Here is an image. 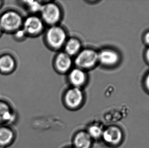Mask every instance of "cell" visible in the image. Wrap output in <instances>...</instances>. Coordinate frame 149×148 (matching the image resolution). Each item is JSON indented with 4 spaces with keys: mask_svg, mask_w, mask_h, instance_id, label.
I'll return each mask as SVG.
<instances>
[{
    "mask_svg": "<svg viewBox=\"0 0 149 148\" xmlns=\"http://www.w3.org/2000/svg\"><path fill=\"white\" fill-rule=\"evenodd\" d=\"M23 21L18 12L15 10H8L0 17V27L3 31L16 32L22 27Z\"/></svg>",
    "mask_w": 149,
    "mask_h": 148,
    "instance_id": "cell-1",
    "label": "cell"
},
{
    "mask_svg": "<svg viewBox=\"0 0 149 148\" xmlns=\"http://www.w3.org/2000/svg\"><path fill=\"white\" fill-rule=\"evenodd\" d=\"M98 61V52L93 49L81 50L76 55L74 63L77 67L85 70L94 67Z\"/></svg>",
    "mask_w": 149,
    "mask_h": 148,
    "instance_id": "cell-2",
    "label": "cell"
},
{
    "mask_svg": "<svg viewBox=\"0 0 149 148\" xmlns=\"http://www.w3.org/2000/svg\"><path fill=\"white\" fill-rule=\"evenodd\" d=\"M47 43L53 49H58L64 46L67 41V34L63 28L58 25L51 26L46 32Z\"/></svg>",
    "mask_w": 149,
    "mask_h": 148,
    "instance_id": "cell-3",
    "label": "cell"
},
{
    "mask_svg": "<svg viewBox=\"0 0 149 148\" xmlns=\"http://www.w3.org/2000/svg\"><path fill=\"white\" fill-rule=\"evenodd\" d=\"M40 13L41 19L43 22L51 26L56 25L62 17L61 9L55 3L49 2L42 4Z\"/></svg>",
    "mask_w": 149,
    "mask_h": 148,
    "instance_id": "cell-4",
    "label": "cell"
},
{
    "mask_svg": "<svg viewBox=\"0 0 149 148\" xmlns=\"http://www.w3.org/2000/svg\"><path fill=\"white\" fill-rule=\"evenodd\" d=\"M22 27L25 34L37 35L43 30L44 22L41 18L36 16H30L23 21Z\"/></svg>",
    "mask_w": 149,
    "mask_h": 148,
    "instance_id": "cell-5",
    "label": "cell"
},
{
    "mask_svg": "<svg viewBox=\"0 0 149 148\" xmlns=\"http://www.w3.org/2000/svg\"><path fill=\"white\" fill-rule=\"evenodd\" d=\"M104 140L112 145L120 144L123 140V135L121 129L116 127L107 129L102 134Z\"/></svg>",
    "mask_w": 149,
    "mask_h": 148,
    "instance_id": "cell-6",
    "label": "cell"
},
{
    "mask_svg": "<svg viewBox=\"0 0 149 148\" xmlns=\"http://www.w3.org/2000/svg\"><path fill=\"white\" fill-rule=\"evenodd\" d=\"M83 98V94L80 88L73 87L67 90L65 100L67 106L74 108L80 105Z\"/></svg>",
    "mask_w": 149,
    "mask_h": 148,
    "instance_id": "cell-7",
    "label": "cell"
},
{
    "mask_svg": "<svg viewBox=\"0 0 149 148\" xmlns=\"http://www.w3.org/2000/svg\"><path fill=\"white\" fill-rule=\"evenodd\" d=\"M119 60V55L113 50L105 49L98 52V61L103 66H113Z\"/></svg>",
    "mask_w": 149,
    "mask_h": 148,
    "instance_id": "cell-8",
    "label": "cell"
},
{
    "mask_svg": "<svg viewBox=\"0 0 149 148\" xmlns=\"http://www.w3.org/2000/svg\"><path fill=\"white\" fill-rule=\"evenodd\" d=\"M72 64L71 56L65 52L59 53L56 56L55 66L56 70L60 73L70 71Z\"/></svg>",
    "mask_w": 149,
    "mask_h": 148,
    "instance_id": "cell-9",
    "label": "cell"
},
{
    "mask_svg": "<svg viewBox=\"0 0 149 148\" xmlns=\"http://www.w3.org/2000/svg\"><path fill=\"white\" fill-rule=\"evenodd\" d=\"M69 81L73 87L80 88L87 81V75L84 70L76 67L70 70L69 74Z\"/></svg>",
    "mask_w": 149,
    "mask_h": 148,
    "instance_id": "cell-10",
    "label": "cell"
},
{
    "mask_svg": "<svg viewBox=\"0 0 149 148\" xmlns=\"http://www.w3.org/2000/svg\"><path fill=\"white\" fill-rule=\"evenodd\" d=\"M16 62L12 56L4 54L0 56V72L4 74L10 73L15 70Z\"/></svg>",
    "mask_w": 149,
    "mask_h": 148,
    "instance_id": "cell-11",
    "label": "cell"
},
{
    "mask_svg": "<svg viewBox=\"0 0 149 148\" xmlns=\"http://www.w3.org/2000/svg\"><path fill=\"white\" fill-rule=\"evenodd\" d=\"M81 42L76 38L68 39L64 45L65 52L71 56H76L81 50Z\"/></svg>",
    "mask_w": 149,
    "mask_h": 148,
    "instance_id": "cell-12",
    "label": "cell"
},
{
    "mask_svg": "<svg viewBox=\"0 0 149 148\" xmlns=\"http://www.w3.org/2000/svg\"><path fill=\"white\" fill-rule=\"evenodd\" d=\"M74 144L76 148H89L91 144L90 136L84 132L79 133L74 138Z\"/></svg>",
    "mask_w": 149,
    "mask_h": 148,
    "instance_id": "cell-13",
    "label": "cell"
},
{
    "mask_svg": "<svg viewBox=\"0 0 149 148\" xmlns=\"http://www.w3.org/2000/svg\"><path fill=\"white\" fill-rule=\"evenodd\" d=\"M13 115L9 106L5 103L0 101V123L12 121Z\"/></svg>",
    "mask_w": 149,
    "mask_h": 148,
    "instance_id": "cell-14",
    "label": "cell"
},
{
    "mask_svg": "<svg viewBox=\"0 0 149 148\" xmlns=\"http://www.w3.org/2000/svg\"><path fill=\"white\" fill-rule=\"evenodd\" d=\"M14 137L13 131L7 127L0 128V146L5 147L12 142Z\"/></svg>",
    "mask_w": 149,
    "mask_h": 148,
    "instance_id": "cell-15",
    "label": "cell"
},
{
    "mask_svg": "<svg viewBox=\"0 0 149 148\" xmlns=\"http://www.w3.org/2000/svg\"><path fill=\"white\" fill-rule=\"evenodd\" d=\"M24 4L28 10L32 13L40 12L42 4L38 1H23Z\"/></svg>",
    "mask_w": 149,
    "mask_h": 148,
    "instance_id": "cell-16",
    "label": "cell"
},
{
    "mask_svg": "<svg viewBox=\"0 0 149 148\" xmlns=\"http://www.w3.org/2000/svg\"><path fill=\"white\" fill-rule=\"evenodd\" d=\"M102 130L98 126H93L90 127L88 129V134L90 137L94 138H99L102 135Z\"/></svg>",
    "mask_w": 149,
    "mask_h": 148,
    "instance_id": "cell-17",
    "label": "cell"
},
{
    "mask_svg": "<svg viewBox=\"0 0 149 148\" xmlns=\"http://www.w3.org/2000/svg\"><path fill=\"white\" fill-rule=\"evenodd\" d=\"M146 86L147 87V89L149 91V74L147 76V79L146 80Z\"/></svg>",
    "mask_w": 149,
    "mask_h": 148,
    "instance_id": "cell-18",
    "label": "cell"
},
{
    "mask_svg": "<svg viewBox=\"0 0 149 148\" xmlns=\"http://www.w3.org/2000/svg\"><path fill=\"white\" fill-rule=\"evenodd\" d=\"M145 41H146V42L149 44V32H148L145 36Z\"/></svg>",
    "mask_w": 149,
    "mask_h": 148,
    "instance_id": "cell-19",
    "label": "cell"
},
{
    "mask_svg": "<svg viewBox=\"0 0 149 148\" xmlns=\"http://www.w3.org/2000/svg\"><path fill=\"white\" fill-rule=\"evenodd\" d=\"M146 56H147V59L149 62V48L148 50L147 53H146Z\"/></svg>",
    "mask_w": 149,
    "mask_h": 148,
    "instance_id": "cell-20",
    "label": "cell"
},
{
    "mask_svg": "<svg viewBox=\"0 0 149 148\" xmlns=\"http://www.w3.org/2000/svg\"><path fill=\"white\" fill-rule=\"evenodd\" d=\"M2 31V30L1 28V27H0V36L1 34Z\"/></svg>",
    "mask_w": 149,
    "mask_h": 148,
    "instance_id": "cell-21",
    "label": "cell"
},
{
    "mask_svg": "<svg viewBox=\"0 0 149 148\" xmlns=\"http://www.w3.org/2000/svg\"><path fill=\"white\" fill-rule=\"evenodd\" d=\"M2 4V1H0V7L1 6Z\"/></svg>",
    "mask_w": 149,
    "mask_h": 148,
    "instance_id": "cell-22",
    "label": "cell"
}]
</instances>
